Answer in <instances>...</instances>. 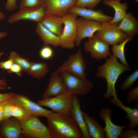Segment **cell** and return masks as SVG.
Masks as SVG:
<instances>
[{"label": "cell", "instance_id": "cell-1", "mask_svg": "<svg viewBox=\"0 0 138 138\" xmlns=\"http://www.w3.org/2000/svg\"><path fill=\"white\" fill-rule=\"evenodd\" d=\"M131 70L129 65L126 66L120 63L117 58L111 54L105 62L99 66L96 76L100 78H105L107 83V90L103 94V98L109 99L117 97L115 86L120 76L124 72Z\"/></svg>", "mask_w": 138, "mask_h": 138}, {"label": "cell", "instance_id": "cell-2", "mask_svg": "<svg viewBox=\"0 0 138 138\" xmlns=\"http://www.w3.org/2000/svg\"><path fill=\"white\" fill-rule=\"evenodd\" d=\"M53 138H82L81 131L71 116L52 112L46 117Z\"/></svg>", "mask_w": 138, "mask_h": 138}, {"label": "cell", "instance_id": "cell-3", "mask_svg": "<svg viewBox=\"0 0 138 138\" xmlns=\"http://www.w3.org/2000/svg\"><path fill=\"white\" fill-rule=\"evenodd\" d=\"M73 94L67 91L62 94L47 98L37 101L42 106L49 107L58 113L71 116L72 106Z\"/></svg>", "mask_w": 138, "mask_h": 138}, {"label": "cell", "instance_id": "cell-4", "mask_svg": "<svg viewBox=\"0 0 138 138\" xmlns=\"http://www.w3.org/2000/svg\"><path fill=\"white\" fill-rule=\"evenodd\" d=\"M22 135L29 138H53L48 126L40 120L38 116L32 115L19 122Z\"/></svg>", "mask_w": 138, "mask_h": 138}, {"label": "cell", "instance_id": "cell-5", "mask_svg": "<svg viewBox=\"0 0 138 138\" xmlns=\"http://www.w3.org/2000/svg\"><path fill=\"white\" fill-rule=\"evenodd\" d=\"M67 91L73 95H84L90 93L93 87L90 80L84 79L66 71L60 72Z\"/></svg>", "mask_w": 138, "mask_h": 138}, {"label": "cell", "instance_id": "cell-6", "mask_svg": "<svg viewBox=\"0 0 138 138\" xmlns=\"http://www.w3.org/2000/svg\"><path fill=\"white\" fill-rule=\"evenodd\" d=\"M77 16L76 15L68 12L63 17L64 27L62 33L59 37L60 47L63 49H71L76 46Z\"/></svg>", "mask_w": 138, "mask_h": 138}, {"label": "cell", "instance_id": "cell-7", "mask_svg": "<svg viewBox=\"0 0 138 138\" xmlns=\"http://www.w3.org/2000/svg\"><path fill=\"white\" fill-rule=\"evenodd\" d=\"M86 64L80 48L75 54L71 55L56 70L59 72L66 71L84 79H87Z\"/></svg>", "mask_w": 138, "mask_h": 138}, {"label": "cell", "instance_id": "cell-8", "mask_svg": "<svg viewBox=\"0 0 138 138\" xmlns=\"http://www.w3.org/2000/svg\"><path fill=\"white\" fill-rule=\"evenodd\" d=\"M118 24H112L109 22H101V29L97 31L94 35L109 45H112L120 43L128 37L120 29Z\"/></svg>", "mask_w": 138, "mask_h": 138}, {"label": "cell", "instance_id": "cell-9", "mask_svg": "<svg viewBox=\"0 0 138 138\" xmlns=\"http://www.w3.org/2000/svg\"><path fill=\"white\" fill-rule=\"evenodd\" d=\"M109 45L94 34L85 42L83 49L91 56L97 60L108 58L111 54Z\"/></svg>", "mask_w": 138, "mask_h": 138}, {"label": "cell", "instance_id": "cell-10", "mask_svg": "<svg viewBox=\"0 0 138 138\" xmlns=\"http://www.w3.org/2000/svg\"><path fill=\"white\" fill-rule=\"evenodd\" d=\"M76 23L77 35L75 45L77 47L80 45L83 39L91 37L101 28V22L82 17L77 18Z\"/></svg>", "mask_w": 138, "mask_h": 138}, {"label": "cell", "instance_id": "cell-11", "mask_svg": "<svg viewBox=\"0 0 138 138\" xmlns=\"http://www.w3.org/2000/svg\"><path fill=\"white\" fill-rule=\"evenodd\" d=\"M9 100L12 104L22 107L31 115L46 117L53 112L43 108L24 95L14 93Z\"/></svg>", "mask_w": 138, "mask_h": 138}, {"label": "cell", "instance_id": "cell-12", "mask_svg": "<svg viewBox=\"0 0 138 138\" xmlns=\"http://www.w3.org/2000/svg\"><path fill=\"white\" fill-rule=\"evenodd\" d=\"M46 14L44 8H27L19 9L17 13L10 16L8 20L10 24L21 20H30L40 22Z\"/></svg>", "mask_w": 138, "mask_h": 138}, {"label": "cell", "instance_id": "cell-13", "mask_svg": "<svg viewBox=\"0 0 138 138\" xmlns=\"http://www.w3.org/2000/svg\"><path fill=\"white\" fill-rule=\"evenodd\" d=\"M98 115L105 124L104 129L106 138H118L121 131L128 127V125H118L115 124L111 119V111L108 108H102Z\"/></svg>", "mask_w": 138, "mask_h": 138}, {"label": "cell", "instance_id": "cell-14", "mask_svg": "<svg viewBox=\"0 0 138 138\" xmlns=\"http://www.w3.org/2000/svg\"><path fill=\"white\" fill-rule=\"evenodd\" d=\"M76 0H46L44 7L46 14L63 17L75 6Z\"/></svg>", "mask_w": 138, "mask_h": 138}, {"label": "cell", "instance_id": "cell-15", "mask_svg": "<svg viewBox=\"0 0 138 138\" xmlns=\"http://www.w3.org/2000/svg\"><path fill=\"white\" fill-rule=\"evenodd\" d=\"M67 91L63 79L60 72L56 70L50 77L47 87L43 92L42 97L44 98L56 96Z\"/></svg>", "mask_w": 138, "mask_h": 138}, {"label": "cell", "instance_id": "cell-16", "mask_svg": "<svg viewBox=\"0 0 138 138\" xmlns=\"http://www.w3.org/2000/svg\"><path fill=\"white\" fill-rule=\"evenodd\" d=\"M85 18L96 21L101 22H110L113 17L105 14L101 10H96L86 8L74 6L68 10Z\"/></svg>", "mask_w": 138, "mask_h": 138}, {"label": "cell", "instance_id": "cell-17", "mask_svg": "<svg viewBox=\"0 0 138 138\" xmlns=\"http://www.w3.org/2000/svg\"><path fill=\"white\" fill-rule=\"evenodd\" d=\"M0 134L5 138H19L22 135L19 121L12 117L0 122Z\"/></svg>", "mask_w": 138, "mask_h": 138}, {"label": "cell", "instance_id": "cell-18", "mask_svg": "<svg viewBox=\"0 0 138 138\" xmlns=\"http://www.w3.org/2000/svg\"><path fill=\"white\" fill-rule=\"evenodd\" d=\"M80 102L76 95H73L71 116L74 120L82 133L83 138H90V136L80 108Z\"/></svg>", "mask_w": 138, "mask_h": 138}, {"label": "cell", "instance_id": "cell-19", "mask_svg": "<svg viewBox=\"0 0 138 138\" xmlns=\"http://www.w3.org/2000/svg\"><path fill=\"white\" fill-rule=\"evenodd\" d=\"M110 102L116 107L125 111L126 117L129 122L127 128L129 129H133L138 125V106L133 108L124 105L117 97H113L109 99Z\"/></svg>", "mask_w": 138, "mask_h": 138}, {"label": "cell", "instance_id": "cell-20", "mask_svg": "<svg viewBox=\"0 0 138 138\" xmlns=\"http://www.w3.org/2000/svg\"><path fill=\"white\" fill-rule=\"evenodd\" d=\"M120 29L128 37L133 38L138 33V20L131 13H126L122 20L118 23Z\"/></svg>", "mask_w": 138, "mask_h": 138}, {"label": "cell", "instance_id": "cell-21", "mask_svg": "<svg viewBox=\"0 0 138 138\" xmlns=\"http://www.w3.org/2000/svg\"><path fill=\"white\" fill-rule=\"evenodd\" d=\"M36 31L44 45H51L56 48L60 46V37L48 29L40 22L37 23Z\"/></svg>", "mask_w": 138, "mask_h": 138}, {"label": "cell", "instance_id": "cell-22", "mask_svg": "<svg viewBox=\"0 0 138 138\" xmlns=\"http://www.w3.org/2000/svg\"><path fill=\"white\" fill-rule=\"evenodd\" d=\"M82 114L91 138H106L104 128L95 118L86 112Z\"/></svg>", "mask_w": 138, "mask_h": 138}, {"label": "cell", "instance_id": "cell-23", "mask_svg": "<svg viewBox=\"0 0 138 138\" xmlns=\"http://www.w3.org/2000/svg\"><path fill=\"white\" fill-rule=\"evenodd\" d=\"M40 22L46 28L60 37L63 30V17L46 14Z\"/></svg>", "mask_w": 138, "mask_h": 138}, {"label": "cell", "instance_id": "cell-24", "mask_svg": "<svg viewBox=\"0 0 138 138\" xmlns=\"http://www.w3.org/2000/svg\"><path fill=\"white\" fill-rule=\"evenodd\" d=\"M103 2L104 4L113 8L115 11L114 16L109 22L112 24L119 23L127 13V3H122L120 0H104Z\"/></svg>", "mask_w": 138, "mask_h": 138}, {"label": "cell", "instance_id": "cell-25", "mask_svg": "<svg viewBox=\"0 0 138 138\" xmlns=\"http://www.w3.org/2000/svg\"><path fill=\"white\" fill-rule=\"evenodd\" d=\"M49 71L47 63L31 62L30 66L26 73L28 75L33 77L40 79L47 75Z\"/></svg>", "mask_w": 138, "mask_h": 138}, {"label": "cell", "instance_id": "cell-26", "mask_svg": "<svg viewBox=\"0 0 138 138\" xmlns=\"http://www.w3.org/2000/svg\"><path fill=\"white\" fill-rule=\"evenodd\" d=\"M132 39L133 38L128 37L120 43L112 45V54L119 59L122 64L125 65H129L125 58V47L129 41Z\"/></svg>", "mask_w": 138, "mask_h": 138}, {"label": "cell", "instance_id": "cell-27", "mask_svg": "<svg viewBox=\"0 0 138 138\" xmlns=\"http://www.w3.org/2000/svg\"><path fill=\"white\" fill-rule=\"evenodd\" d=\"M8 59H12L14 63L19 65L24 72H26L30 66L31 62L28 59L22 57L14 51L10 52Z\"/></svg>", "mask_w": 138, "mask_h": 138}, {"label": "cell", "instance_id": "cell-28", "mask_svg": "<svg viewBox=\"0 0 138 138\" xmlns=\"http://www.w3.org/2000/svg\"><path fill=\"white\" fill-rule=\"evenodd\" d=\"M12 112V117L17 119L19 122L26 119L32 115L22 107L13 104Z\"/></svg>", "mask_w": 138, "mask_h": 138}, {"label": "cell", "instance_id": "cell-29", "mask_svg": "<svg viewBox=\"0 0 138 138\" xmlns=\"http://www.w3.org/2000/svg\"><path fill=\"white\" fill-rule=\"evenodd\" d=\"M46 0H21L19 9L27 8L45 7Z\"/></svg>", "mask_w": 138, "mask_h": 138}, {"label": "cell", "instance_id": "cell-30", "mask_svg": "<svg viewBox=\"0 0 138 138\" xmlns=\"http://www.w3.org/2000/svg\"><path fill=\"white\" fill-rule=\"evenodd\" d=\"M138 79V70H136L125 78L120 85V89L122 90H127L131 89Z\"/></svg>", "mask_w": 138, "mask_h": 138}, {"label": "cell", "instance_id": "cell-31", "mask_svg": "<svg viewBox=\"0 0 138 138\" xmlns=\"http://www.w3.org/2000/svg\"><path fill=\"white\" fill-rule=\"evenodd\" d=\"M39 55L42 59L45 60H51L54 55V51L49 45H44L40 49Z\"/></svg>", "mask_w": 138, "mask_h": 138}, {"label": "cell", "instance_id": "cell-32", "mask_svg": "<svg viewBox=\"0 0 138 138\" xmlns=\"http://www.w3.org/2000/svg\"><path fill=\"white\" fill-rule=\"evenodd\" d=\"M102 0H76L75 6L93 9Z\"/></svg>", "mask_w": 138, "mask_h": 138}, {"label": "cell", "instance_id": "cell-33", "mask_svg": "<svg viewBox=\"0 0 138 138\" xmlns=\"http://www.w3.org/2000/svg\"><path fill=\"white\" fill-rule=\"evenodd\" d=\"M123 130L118 137L119 138H137L138 129Z\"/></svg>", "mask_w": 138, "mask_h": 138}, {"label": "cell", "instance_id": "cell-34", "mask_svg": "<svg viewBox=\"0 0 138 138\" xmlns=\"http://www.w3.org/2000/svg\"><path fill=\"white\" fill-rule=\"evenodd\" d=\"M126 103H129L132 102H138V87L136 86L131 90L126 97Z\"/></svg>", "mask_w": 138, "mask_h": 138}, {"label": "cell", "instance_id": "cell-35", "mask_svg": "<svg viewBox=\"0 0 138 138\" xmlns=\"http://www.w3.org/2000/svg\"><path fill=\"white\" fill-rule=\"evenodd\" d=\"M9 99L5 103L4 110L3 120L13 117L12 112V104L9 100Z\"/></svg>", "mask_w": 138, "mask_h": 138}, {"label": "cell", "instance_id": "cell-36", "mask_svg": "<svg viewBox=\"0 0 138 138\" xmlns=\"http://www.w3.org/2000/svg\"><path fill=\"white\" fill-rule=\"evenodd\" d=\"M22 69L21 67L17 64L13 63L10 69L7 71L9 73H14L19 76H21L22 75Z\"/></svg>", "mask_w": 138, "mask_h": 138}, {"label": "cell", "instance_id": "cell-37", "mask_svg": "<svg viewBox=\"0 0 138 138\" xmlns=\"http://www.w3.org/2000/svg\"><path fill=\"white\" fill-rule=\"evenodd\" d=\"M17 7L16 0H7L5 7L7 10L12 12L16 9Z\"/></svg>", "mask_w": 138, "mask_h": 138}, {"label": "cell", "instance_id": "cell-38", "mask_svg": "<svg viewBox=\"0 0 138 138\" xmlns=\"http://www.w3.org/2000/svg\"><path fill=\"white\" fill-rule=\"evenodd\" d=\"M14 62L12 60L8 59L6 61L0 62V68L8 71L10 69Z\"/></svg>", "mask_w": 138, "mask_h": 138}, {"label": "cell", "instance_id": "cell-39", "mask_svg": "<svg viewBox=\"0 0 138 138\" xmlns=\"http://www.w3.org/2000/svg\"><path fill=\"white\" fill-rule=\"evenodd\" d=\"M13 92L2 94L0 93V103L4 102L8 100L13 95Z\"/></svg>", "mask_w": 138, "mask_h": 138}, {"label": "cell", "instance_id": "cell-40", "mask_svg": "<svg viewBox=\"0 0 138 138\" xmlns=\"http://www.w3.org/2000/svg\"><path fill=\"white\" fill-rule=\"evenodd\" d=\"M6 101L0 103V118L2 121L3 120L4 107L5 103Z\"/></svg>", "mask_w": 138, "mask_h": 138}, {"label": "cell", "instance_id": "cell-41", "mask_svg": "<svg viewBox=\"0 0 138 138\" xmlns=\"http://www.w3.org/2000/svg\"><path fill=\"white\" fill-rule=\"evenodd\" d=\"M0 85L5 87H7V81L4 78L0 79Z\"/></svg>", "mask_w": 138, "mask_h": 138}, {"label": "cell", "instance_id": "cell-42", "mask_svg": "<svg viewBox=\"0 0 138 138\" xmlns=\"http://www.w3.org/2000/svg\"><path fill=\"white\" fill-rule=\"evenodd\" d=\"M8 33L6 32H0V39L5 37L7 36Z\"/></svg>", "mask_w": 138, "mask_h": 138}, {"label": "cell", "instance_id": "cell-43", "mask_svg": "<svg viewBox=\"0 0 138 138\" xmlns=\"http://www.w3.org/2000/svg\"><path fill=\"white\" fill-rule=\"evenodd\" d=\"M5 18V15L0 10V21L3 20Z\"/></svg>", "mask_w": 138, "mask_h": 138}, {"label": "cell", "instance_id": "cell-44", "mask_svg": "<svg viewBox=\"0 0 138 138\" xmlns=\"http://www.w3.org/2000/svg\"><path fill=\"white\" fill-rule=\"evenodd\" d=\"M4 54V53L3 52H0V57Z\"/></svg>", "mask_w": 138, "mask_h": 138}, {"label": "cell", "instance_id": "cell-45", "mask_svg": "<svg viewBox=\"0 0 138 138\" xmlns=\"http://www.w3.org/2000/svg\"><path fill=\"white\" fill-rule=\"evenodd\" d=\"M2 121L1 119L0 118V122H1V121Z\"/></svg>", "mask_w": 138, "mask_h": 138}, {"label": "cell", "instance_id": "cell-46", "mask_svg": "<svg viewBox=\"0 0 138 138\" xmlns=\"http://www.w3.org/2000/svg\"><path fill=\"white\" fill-rule=\"evenodd\" d=\"M135 0L136 1H137V2H138V0Z\"/></svg>", "mask_w": 138, "mask_h": 138}, {"label": "cell", "instance_id": "cell-47", "mask_svg": "<svg viewBox=\"0 0 138 138\" xmlns=\"http://www.w3.org/2000/svg\"></svg>", "mask_w": 138, "mask_h": 138}]
</instances>
